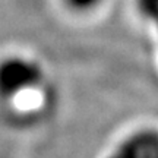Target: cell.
<instances>
[{"mask_svg": "<svg viewBox=\"0 0 158 158\" xmlns=\"http://www.w3.org/2000/svg\"><path fill=\"white\" fill-rule=\"evenodd\" d=\"M106 158H158V129L142 127L132 132Z\"/></svg>", "mask_w": 158, "mask_h": 158, "instance_id": "obj_2", "label": "cell"}, {"mask_svg": "<svg viewBox=\"0 0 158 158\" xmlns=\"http://www.w3.org/2000/svg\"><path fill=\"white\" fill-rule=\"evenodd\" d=\"M102 3V0H64V5L70 10L78 12V13H86L97 9Z\"/></svg>", "mask_w": 158, "mask_h": 158, "instance_id": "obj_3", "label": "cell"}, {"mask_svg": "<svg viewBox=\"0 0 158 158\" xmlns=\"http://www.w3.org/2000/svg\"><path fill=\"white\" fill-rule=\"evenodd\" d=\"M45 73L37 60L25 56H9L0 60V100L15 101L37 89Z\"/></svg>", "mask_w": 158, "mask_h": 158, "instance_id": "obj_1", "label": "cell"}]
</instances>
